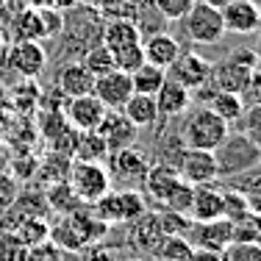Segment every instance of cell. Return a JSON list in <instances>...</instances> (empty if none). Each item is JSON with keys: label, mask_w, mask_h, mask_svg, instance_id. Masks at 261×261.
Here are the masks:
<instances>
[{"label": "cell", "mask_w": 261, "mask_h": 261, "mask_svg": "<svg viewBox=\"0 0 261 261\" xmlns=\"http://www.w3.org/2000/svg\"><path fill=\"white\" fill-rule=\"evenodd\" d=\"M184 120V130H181V142L186 147H200V150H217L225 142V136L231 134L222 117H217L208 106H197V109L186 111Z\"/></svg>", "instance_id": "obj_1"}, {"label": "cell", "mask_w": 261, "mask_h": 261, "mask_svg": "<svg viewBox=\"0 0 261 261\" xmlns=\"http://www.w3.org/2000/svg\"><path fill=\"white\" fill-rule=\"evenodd\" d=\"M150 170V161L136 147H122V150H111L106 156V172L111 178V189H130L142 192Z\"/></svg>", "instance_id": "obj_2"}, {"label": "cell", "mask_w": 261, "mask_h": 261, "mask_svg": "<svg viewBox=\"0 0 261 261\" xmlns=\"http://www.w3.org/2000/svg\"><path fill=\"white\" fill-rule=\"evenodd\" d=\"M256 67H258V61H256V56H253V47H239V50H233L231 56H225L222 61L211 64V81L208 84L220 92L242 95Z\"/></svg>", "instance_id": "obj_3"}, {"label": "cell", "mask_w": 261, "mask_h": 261, "mask_svg": "<svg viewBox=\"0 0 261 261\" xmlns=\"http://www.w3.org/2000/svg\"><path fill=\"white\" fill-rule=\"evenodd\" d=\"M67 184H70V189L78 195V200L86 203V206L97 203L106 192L111 189V178H109V172H106L103 161H70Z\"/></svg>", "instance_id": "obj_4"}, {"label": "cell", "mask_w": 261, "mask_h": 261, "mask_svg": "<svg viewBox=\"0 0 261 261\" xmlns=\"http://www.w3.org/2000/svg\"><path fill=\"white\" fill-rule=\"evenodd\" d=\"M95 214L100 217L106 225H128L139 214H145V195L130 189H109L97 203H92Z\"/></svg>", "instance_id": "obj_5"}, {"label": "cell", "mask_w": 261, "mask_h": 261, "mask_svg": "<svg viewBox=\"0 0 261 261\" xmlns=\"http://www.w3.org/2000/svg\"><path fill=\"white\" fill-rule=\"evenodd\" d=\"M184 34L186 39H192L195 45H217L225 36V25H222V14L214 6H206L200 0H195L189 11L184 17Z\"/></svg>", "instance_id": "obj_6"}, {"label": "cell", "mask_w": 261, "mask_h": 261, "mask_svg": "<svg viewBox=\"0 0 261 261\" xmlns=\"http://www.w3.org/2000/svg\"><path fill=\"white\" fill-rule=\"evenodd\" d=\"M3 61L20 78H39L47 67V53L36 39H17L14 45H6Z\"/></svg>", "instance_id": "obj_7"}, {"label": "cell", "mask_w": 261, "mask_h": 261, "mask_svg": "<svg viewBox=\"0 0 261 261\" xmlns=\"http://www.w3.org/2000/svg\"><path fill=\"white\" fill-rule=\"evenodd\" d=\"M175 170L181 175V181H186L189 186L214 184L220 178V167H217L214 150H200V147H184L175 161Z\"/></svg>", "instance_id": "obj_8"}, {"label": "cell", "mask_w": 261, "mask_h": 261, "mask_svg": "<svg viewBox=\"0 0 261 261\" xmlns=\"http://www.w3.org/2000/svg\"><path fill=\"white\" fill-rule=\"evenodd\" d=\"M258 153L261 150H258V147H253L250 142L245 139V134H239V136L228 134L225 142L214 150L220 175H222V172H242V170H247V167H253V164H256V159H258Z\"/></svg>", "instance_id": "obj_9"}, {"label": "cell", "mask_w": 261, "mask_h": 261, "mask_svg": "<svg viewBox=\"0 0 261 261\" xmlns=\"http://www.w3.org/2000/svg\"><path fill=\"white\" fill-rule=\"evenodd\" d=\"M167 75L172 81H178V84H184L189 92H195L211 81V61L206 56L195 53V50H189V53L181 50V56H178V59L172 61V67L167 70Z\"/></svg>", "instance_id": "obj_10"}, {"label": "cell", "mask_w": 261, "mask_h": 261, "mask_svg": "<svg viewBox=\"0 0 261 261\" xmlns=\"http://www.w3.org/2000/svg\"><path fill=\"white\" fill-rule=\"evenodd\" d=\"M92 95L100 100L106 109L120 111L125 100L134 95V86H130V75L122 70H109L103 75L95 78V86H92Z\"/></svg>", "instance_id": "obj_11"}, {"label": "cell", "mask_w": 261, "mask_h": 261, "mask_svg": "<svg viewBox=\"0 0 261 261\" xmlns=\"http://www.w3.org/2000/svg\"><path fill=\"white\" fill-rule=\"evenodd\" d=\"M222 14V25L225 34H236V36H250L261 31V11L250 0H231L228 6L220 9Z\"/></svg>", "instance_id": "obj_12"}, {"label": "cell", "mask_w": 261, "mask_h": 261, "mask_svg": "<svg viewBox=\"0 0 261 261\" xmlns=\"http://www.w3.org/2000/svg\"><path fill=\"white\" fill-rule=\"evenodd\" d=\"M106 106L97 100L95 95H81V97H70L64 106V120L70 128L75 130H97L100 120L106 117Z\"/></svg>", "instance_id": "obj_13"}, {"label": "cell", "mask_w": 261, "mask_h": 261, "mask_svg": "<svg viewBox=\"0 0 261 261\" xmlns=\"http://www.w3.org/2000/svg\"><path fill=\"white\" fill-rule=\"evenodd\" d=\"M97 134L103 136L106 147L111 150H122V147H134L136 145V136H139V128L128 120L122 111H106V117L97 125Z\"/></svg>", "instance_id": "obj_14"}, {"label": "cell", "mask_w": 261, "mask_h": 261, "mask_svg": "<svg viewBox=\"0 0 261 261\" xmlns=\"http://www.w3.org/2000/svg\"><path fill=\"white\" fill-rule=\"evenodd\" d=\"M153 100H156L159 120H172V117H181L192 109L195 95H192L184 84H178V81H172L170 75H167V81L161 84V89L156 92Z\"/></svg>", "instance_id": "obj_15"}, {"label": "cell", "mask_w": 261, "mask_h": 261, "mask_svg": "<svg viewBox=\"0 0 261 261\" xmlns=\"http://www.w3.org/2000/svg\"><path fill=\"white\" fill-rule=\"evenodd\" d=\"M197 97H200V106H208L211 111H214L217 117H222V120L228 122V125H233V122L242 120V114H245V100H242V95H233V92H220L214 89L211 84L200 86V89H195Z\"/></svg>", "instance_id": "obj_16"}, {"label": "cell", "mask_w": 261, "mask_h": 261, "mask_svg": "<svg viewBox=\"0 0 261 261\" xmlns=\"http://www.w3.org/2000/svg\"><path fill=\"white\" fill-rule=\"evenodd\" d=\"M186 239L192 242V247H203V250L222 253L228 245H231V222H228L225 217L211 220V222H192Z\"/></svg>", "instance_id": "obj_17"}, {"label": "cell", "mask_w": 261, "mask_h": 261, "mask_svg": "<svg viewBox=\"0 0 261 261\" xmlns=\"http://www.w3.org/2000/svg\"><path fill=\"white\" fill-rule=\"evenodd\" d=\"M161 239H164V231H161V222H159V211H145L134 222H128V247L130 250L153 253Z\"/></svg>", "instance_id": "obj_18"}, {"label": "cell", "mask_w": 261, "mask_h": 261, "mask_svg": "<svg viewBox=\"0 0 261 261\" xmlns=\"http://www.w3.org/2000/svg\"><path fill=\"white\" fill-rule=\"evenodd\" d=\"M142 53H145L147 64H156L161 70H170L172 61L181 56V45L172 34H164V31H156L147 39H142Z\"/></svg>", "instance_id": "obj_19"}, {"label": "cell", "mask_w": 261, "mask_h": 261, "mask_svg": "<svg viewBox=\"0 0 261 261\" xmlns=\"http://www.w3.org/2000/svg\"><path fill=\"white\" fill-rule=\"evenodd\" d=\"M192 222H211L222 217V192L214 189V184H200L192 192V206H189Z\"/></svg>", "instance_id": "obj_20"}, {"label": "cell", "mask_w": 261, "mask_h": 261, "mask_svg": "<svg viewBox=\"0 0 261 261\" xmlns=\"http://www.w3.org/2000/svg\"><path fill=\"white\" fill-rule=\"evenodd\" d=\"M178 181H181V175H178L175 167L164 164V161H156V164H150V170H147V178H145L142 192H147V197L161 206V203L167 200V195L178 186Z\"/></svg>", "instance_id": "obj_21"}, {"label": "cell", "mask_w": 261, "mask_h": 261, "mask_svg": "<svg viewBox=\"0 0 261 261\" xmlns=\"http://www.w3.org/2000/svg\"><path fill=\"white\" fill-rule=\"evenodd\" d=\"M72 222V228H75V233L81 236V242H84V247L95 245V242H103L106 236H109L111 225H106V222L100 220V217L95 214V208L92 206H78L72 214H67Z\"/></svg>", "instance_id": "obj_22"}, {"label": "cell", "mask_w": 261, "mask_h": 261, "mask_svg": "<svg viewBox=\"0 0 261 261\" xmlns=\"http://www.w3.org/2000/svg\"><path fill=\"white\" fill-rule=\"evenodd\" d=\"M95 86V75L86 70L81 61H72L59 72V89L64 97H81V95H92Z\"/></svg>", "instance_id": "obj_23"}, {"label": "cell", "mask_w": 261, "mask_h": 261, "mask_svg": "<svg viewBox=\"0 0 261 261\" xmlns=\"http://www.w3.org/2000/svg\"><path fill=\"white\" fill-rule=\"evenodd\" d=\"M100 42L109 50H120V47H128V45H139L142 42V31L134 20L128 17H120V20H111L109 25L103 28V36Z\"/></svg>", "instance_id": "obj_24"}, {"label": "cell", "mask_w": 261, "mask_h": 261, "mask_svg": "<svg viewBox=\"0 0 261 261\" xmlns=\"http://www.w3.org/2000/svg\"><path fill=\"white\" fill-rule=\"evenodd\" d=\"M106 156H109V147L97 130H78L75 134V142H72L70 150L72 161H106Z\"/></svg>", "instance_id": "obj_25"}, {"label": "cell", "mask_w": 261, "mask_h": 261, "mask_svg": "<svg viewBox=\"0 0 261 261\" xmlns=\"http://www.w3.org/2000/svg\"><path fill=\"white\" fill-rule=\"evenodd\" d=\"M122 114L128 117L130 122H134L139 130L145 128H153L159 122V111H156V100H153L150 95H130L125 106H122Z\"/></svg>", "instance_id": "obj_26"}, {"label": "cell", "mask_w": 261, "mask_h": 261, "mask_svg": "<svg viewBox=\"0 0 261 261\" xmlns=\"http://www.w3.org/2000/svg\"><path fill=\"white\" fill-rule=\"evenodd\" d=\"M45 206L56 217H67V214H72L78 206H84V203L78 200V195L70 189L67 181H56V184L47 186V192H45Z\"/></svg>", "instance_id": "obj_27"}, {"label": "cell", "mask_w": 261, "mask_h": 261, "mask_svg": "<svg viewBox=\"0 0 261 261\" xmlns=\"http://www.w3.org/2000/svg\"><path fill=\"white\" fill-rule=\"evenodd\" d=\"M167 81V70H161L156 64H142L130 72V86H134V95H150L156 97V92L161 89V84Z\"/></svg>", "instance_id": "obj_28"}, {"label": "cell", "mask_w": 261, "mask_h": 261, "mask_svg": "<svg viewBox=\"0 0 261 261\" xmlns=\"http://www.w3.org/2000/svg\"><path fill=\"white\" fill-rule=\"evenodd\" d=\"M47 239L64 253H81L84 250V242H81V236L75 233L70 217H56L50 222V236H47Z\"/></svg>", "instance_id": "obj_29"}, {"label": "cell", "mask_w": 261, "mask_h": 261, "mask_svg": "<svg viewBox=\"0 0 261 261\" xmlns=\"http://www.w3.org/2000/svg\"><path fill=\"white\" fill-rule=\"evenodd\" d=\"M11 233H14L25 247H31V245H39V242H45L47 236H50V222H47L45 217H28V220L17 222V225L11 228Z\"/></svg>", "instance_id": "obj_30"}, {"label": "cell", "mask_w": 261, "mask_h": 261, "mask_svg": "<svg viewBox=\"0 0 261 261\" xmlns=\"http://www.w3.org/2000/svg\"><path fill=\"white\" fill-rule=\"evenodd\" d=\"M192 242L186 236H164V239L156 245L153 256L156 261H189L192 258Z\"/></svg>", "instance_id": "obj_31"}, {"label": "cell", "mask_w": 261, "mask_h": 261, "mask_svg": "<svg viewBox=\"0 0 261 261\" xmlns=\"http://www.w3.org/2000/svg\"><path fill=\"white\" fill-rule=\"evenodd\" d=\"M81 64L86 67V70L92 72V75H103V72L114 70V53L109 50V47L103 45V42H97V45H92L89 50L84 53V59H81Z\"/></svg>", "instance_id": "obj_32"}, {"label": "cell", "mask_w": 261, "mask_h": 261, "mask_svg": "<svg viewBox=\"0 0 261 261\" xmlns=\"http://www.w3.org/2000/svg\"><path fill=\"white\" fill-rule=\"evenodd\" d=\"M222 217L228 222H236V220H245L250 217V208H247V200L239 189H222Z\"/></svg>", "instance_id": "obj_33"}, {"label": "cell", "mask_w": 261, "mask_h": 261, "mask_svg": "<svg viewBox=\"0 0 261 261\" xmlns=\"http://www.w3.org/2000/svg\"><path fill=\"white\" fill-rule=\"evenodd\" d=\"M192 192H195V186H189L186 181H178V186L167 195V200L161 203V208L164 211H175V214H189V206H192Z\"/></svg>", "instance_id": "obj_34"}, {"label": "cell", "mask_w": 261, "mask_h": 261, "mask_svg": "<svg viewBox=\"0 0 261 261\" xmlns=\"http://www.w3.org/2000/svg\"><path fill=\"white\" fill-rule=\"evenodd\" d=\"M114 53V70H122V72H134L136 67L145 64V53H142V42L139 45H128V47H120V50H111Z\"/></svg>", "instance_id": "obj_35"}, {"label": "cell", "mask_w": 261, "mask_h": 261, "mask_svg": "<svg viewBox=\"0 0 261 261\" xmlns=\"http://www.w3.org/2000/svg\"><path fill=\"white\" fill-rule=\"evenodd\" d=\"M242 122H245V128H242L245 139L261 150V106H247L245 114H242Z\"/></svg>", "instance_id": "obj_36"}, {"label": "cell", "mask_w": 261, "mask_h": 261, "mask_svg": "<svg viewBox=\"0 0 261 261\" xmlns=\"http://www.w3.org/2000/svg\"><path fill=\"white\" fill-rule=\"evenodd\" d=\"M222 261H261V247L256 242H231L222 250Z\"/></svg>", "instance_id": "obj_37"}, {"label": "cell", "mask_w": 261, "mask_h": 261, "mask_svg": "<svg viewBox=\"0 0 261 261\" xmlns=\"http://www.w3.org/2000/svg\"><path fill=\"white\" fill-rule=\"evenodd\" d=\"M159 222H161V231H164V236H186L189 233V225L192 220L184 214H175V211H159Z\"/></svg>", "instance_id": "obj_38"}, {"label": "cell", "mask_w": 261, "mask_h": 261, "mask_svg": "<svg viewBox=\"0 0 261 261\" xmlns=\"http://www.w3.org/2000/svg\"><path fill=\"white\" fill-rule=\"evenodd\" d=\"M28 247L11 231H0V261H25Z\"/></svg>", "instance_id": "obj_39"}, {"label": "cell", "mask_w": 261, "mask_h": 261, "mask_svg": "<svg viewBox=\"0 0 261 261\" xmlns=\"http://www.w3.org/2000/svg\"><path fill=\"white\" fill-rule=\"evenodd\" d=\"M153 6H156V11L164 17V20L181 22L186 17V11L195 6V0H153Z\"/></svg>", "instance_id": "obj_40"}, {"label": "cell", "mask_w": 261, "mask_h": 261, "mask_svg": "<svg viewBox=\"0 0 261 261\" xmlns=\"http://www.w3.org/2000/svg\"><path fill=\"white\" fill-rule=\"evenodd\" d=\"M20 195V178L14 172L0 170V211H6Z\"/></svg>", "instance_id": "obj_41"}, {"label": "cell", "mask_w": 261, "mask_h": 261, "mask_svg": "<svg viewBox=\"0 0 261 261\" xmlns=\"http://www.w3.org/2000/svg\"><path fill=\"white\" fill-rule=\"evenodd\" d=\"M36 14H39V25H42V39H50L61 31V14L56 6H42V9H36Z\"/></svg>", "instance_id": "obj_42"}, {"label": "cell", "mask_w": 261, "mask_h": 261, "mask_svg": "<svg viewBox=\"0 0 261 261\" xmlns=\"http://www.w3.org/2000/svg\"><path fill=\"white\" fill-rule=\"evenodd\" d=\"M25 261H64V250H59L50 239H45V242H39V245L28 247Z\"/></svg>", "instance_id": "obj_43"}, {"label": "cell", "mask_w": 261, "mask_h": 261, "mask_svg": "<svg viewBox=\"0 0 261 261\" xmlns=\"http://www.w3.org/2000/svg\"><path fill=\"white\" fill-rule=\"evenodd\" d=\"M242 195H245L247 200V208H250V214H258L261 211V172H256V175H250L245 181V186H242Z\"/></svg>", "instance_id": "obj_44"}, {"label": "cell", "mask_w": 261, "mask_h": 261, "mask_svg": "<svg viewBox=\"0 0 261 261\" xmlns=\"http://www.w3.org/2000/svg\"><path fill=\"white\" fill-rule=\"evenodd\" d=\"M81 253H84V261H122L120 247H109V245H100V242L84 247Z\"/></svg>", "instance_id": "obj_45"}, {"label": "cell", "mask_w": 261, "mask_h": 261, "mask_svg": "<svg viewBox=\"0 0 261 261\" xmlns=\"http://www.w3.org/2000/svg\"><path fill=\"white\" fill-rule=\"evenodd\" d=\"M242 100H245V106H261V67L253 70L245 92H242Z\"/></svg>", "instance_id": "obj_46"}, {"label": "cell", "mask_w": 261, "mask_h": 261, "mask_svg": "<svg viewBox=\"0 0 261 261\" xmlns=\"http://www.w3.org/2000/svg\"><path fill=\"white\" fill-rule=\"evenodd\" d=\"M189 261H222V253L217 250H203V247H195L192 250V258Z\"/></svg>", "instance_id": "obj_47"}, {"label": "cell", "mask_w": 261, "mask_h": 261, "mask_svg": "<svg viewBox=\"0 0 261 261\" xmlns=\"http://www.w3.org/2000/svg\"><path fill=\"white\" fill-rule=\"evenodd\" d=\"M56 9H72V6H78V0H53Z\"/></svg>", "instance_id": "obj_48"}, {"label": "cell", "mask_w": 261, "mask_h": 261, "mask_svg": "<svg viewBox=\"0 0 261 261\" xmlns=\"http://www.w3.org/2000/svg\"><path fill=\"white\" fill-rule=\"evenodd\" d=\"M253 56H256V61H258V67H261V31H258V39H256V45H253Z\"/></svg>", "instance_id": "obj_49"}, {"label": "cell", "mask_w": 261, "mask_h": 261, "mask_svg": "<svg viewBox=\"0 0 261 261\" xmlns=\"http://www.w3.org/2000/svg\"><path fill=\"white\" fill-rule=\"evenodd\" d=\"M200 3H206V6H214V9H222V6H228L231 0H200Z\"/></svg>", "instance_id": "obj_50"}, {"label": "cell", "mask_w": 261, "mask_h": 261, "mask_svg": "<svg viewBox=\"0 0 261 261\" xmlns=\"http://www.w3.org/2000/svg\"><path fill=\"white\" fill-rule=\"evenodd\" d=\"M3 106H9V95H6L3 86H0V109H3Z\"/></svg>", "instance_id": "obj_51"}, {"label": "cell", "mask_w": 261, "mask_h": 261, "mask_svg": "<svg viewBox=\"0 0 261 261\" xmlns=\"http://www.w3.org/2000/svg\"><path fill=\"white\" fill-rule=\"evenodd\" d=\"M253 225L258 228V236H261V211H258V214H253Z\"/></svg>", "instance_id": "obj_52"}, {"label": "cell", "mask_w": 261, "mask_h": 261, "mask_svg": "<svg viewBox=\"0 0 261 261\" xmlns=\"http://www.w3.org/2000/svg\"><path fill=\"white\" fill-rule=\"evenodd\" d=\"M6 139V128H3V122H0V142Z\"/></svg>", "instance_id": "obj_53"}, {"label": "cell", "mask_w": 261, "mask_h": 261, "mask_svg": "<svg viewBox=\"0 0 261 261\" xmlns=\"http://www.w3.org/2000/svg\"><path fill=\"white\" fill-rule=\"evenodd\" d=\"M3 167H6V156L0 153V170H3Z\"/></svg>", "instance_id": "obj_54"}, {"label": "cell", "mask_w": 261, "mask_h": 261, "mask_svg": "<svg viewBox=\"0 0 261 261\" xmlns=\"http://www.w3.org/2000/svg\"><path fill=\"white\" fill-rule=\"evenodd\" d=\"M250 3H253V6H256V9L261 11V0H250Z\"/></svg>", "instance_id": "obj_55"}, {"label": "cell", "mask_w": 261, "mask_h": 261, "mask_svg": "<svg viewBox=\"0 0 261 261\" xmlns=\"http://www.w3.org/2000/svg\"><path fill=\"white\" fill-rule=\"evenodd\" d=\"M125 261H145V258H125Z\"/></svg>", "instance_id": "obj_56"}, {"label": "cell", "mask_w": 261, "mask_h": 261, "mask_svg": "<svg viewBox=\"0 0 261 261\" xmlns=\"http://www.w3.org/2000/svg\"><path fill=\"white\" fill-rule=\"evenodd\" d=\"M256 245H258V247H261V236H258V239H256Z\"/></svg>", "instance_id": "obj_57"}, {"label": "cell", "mask_w": 261, "mask_h": 261, "mask_svg": "<svg viewBox=\"0 0 261 261\" xmlns=\"http://www.w3.org/2000/svg\"><path fill=\"white\" fill-rule=\"evenodd\" d=\"M78 3H92V0H78Z\"/></svg>", "instance_id": "obj_58"}]
</instances>
